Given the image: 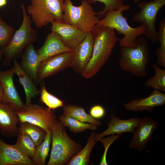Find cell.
<instances>
[{
  "label": "cell",
  "mask_w": 165,
  "mask_h": 165,
  "mask_svg": "<svg viewBox=\"0 0 165 165\" xmlns=\"http://www.w3.org/2000/svg\"><path fill=\"white\" fill-rule=\"evenodd\" d=\"M165 5V0H153L141 2L140 10L133 16L132 21L140 24L146 29L145 35L152 43L158 42V32L156 27L157 15Z\"/></svg>",
  "instance_id": "cell-8"
},
{
  "label": "cell",
  "mask_w": 165,
  "mask_h": 165,
  "mask_svg": "<svg viewBox=\"0 0 165 165\" xmlns=\"http://www.w3.org/2000/svg\"><path fill=\"white\" fill-rule=\"evenodd\" d=\"M73 51L60 54L41 62L38 70V77L40 82L44 79L71 67Z\"/></svg>",
  "instance_id": "cell-10"
},
{
  "label": "cell",
  "mask_w": 165,
  "mask_h": 165,
  "mask_svg": "<svg viewBox=\"0 0 165 165\" xmlns=\"http://www.w3.org/2000/svg\"><path fill=\"white\" fill-rule=\"evenodd\" d=\"M64 0H31L27 12L38 29L55 21L63 22Z\"/></svg>",
  "instance_id": "cell-6"
},
{
  "label": "cell",
  "mask_w": 165,
  "mask_h": 165,
  "mask_svg": "<svg viewBox=\"0 0 165 165\" xmlns=\"http://www.w3.org/2000/svg\"><path fill=\"white\" fill-rule=\"evenodd\" d=\"M97 141L96 133L94 132H92L88 138L84 147L70 160L67 165L89 164L91 151Z\"/></svg>",
  "instance_id": "cell-23"
},
{
  "label": "cell",
  "mask_w": 165,
  "mask_h": 165,
  "mask_svg": "<svg viewBox=\"0 0 165 165\" xmlns=\"http://www.w3.org/2000/svg\"><path fill=\"white\" fill-rule=\"evenodd\" d=\"M16 110L9 103H0V130L3 136L11 138L19 134L20 123Z\"/></svg>",
  "instance_id": "cell-15"
},
{
  "label": "cell",
  "mask_w": 165,
  "mask_h": 165,
  "mask_svg": "<svg viewBox=\"0 0 165 165\" xmlns=\"http://www.w3.org/2000/svg\"><path fill=\"white\" fill-rule=\"evenodd\" d=\"M159 125L157 121L147 117L141 119L132 133L133 136L129 143L130 148L139 152L144 150Z\"/></svg>",
  "instance_id": "cell-12"
},
{
  "label": "cell",
  "mask_w": 165,
  "mask_h": 165,
  "mask_svg": "<svg viewBox=\"0 0 165 165\" xmlns=\"http://www.w3.org/2000/svg\"><path fill=\"white\" fill-rule=\"evenodd\" d=\"M39 94L40 101L51 110L62 107L64 105V101L50 93L47 90L44 82L41 84Z\"/></svg>",
  "instance_id": "cell-28"
},
{
  "label": "cell",
  "mask_w": 165,
  "mask_h": 165,
  "mask_svg": "<svg viewBox=\"0 0 165 165\" xmlns=\"http://www.w3.org/2000/svg\"><path fill=\"white\" fill-rule=\"evenodd\" d=\"M165 105V93L154 89L149 96L139 99H134L123 105L127 111L141 112L144 111L149 112L159 106Z\"/></svg>",
  "instance_id": "cell-16"
},
{
  "label": "cell",
  "mask_w": 165,
  "mask_h": 165,
  "mask_svg": "<svg viewBox=\"0 0 165 165\" xmlns=\"http://www.w3.org/2000/svg\"><path fill=\"white\" fill-rule=\"evenodd\" d=\"M141 119L135 117L128 119L119 118L114 114L110 116V118L107 125V128L100 133L96 134L97 141L106 136L112 134H121L127 132L133 133L138 126Z\"/></svg>",
  "instance_id": "cell-18"
},
{
  "label": "cell",
  "mask_w": 165,
  "mask_h": 165,
  "mask_svg": "<svg viewBox=\"0 0 165 165\" xmlns=\"http://www.w3.org/2000/svg\"><path fill=\"white\" fill-rule=\"evenodd\" d=\"M130 6L123 5L117 10L109 11L105 16L100 20L97 25L113 28L124 37L118 39L121 47H134L136 45L137 38L145 35V27L140 25L137 28L131 27L128 24L127 18L123 16V12L128 10Z\"/></svg>",
  "instance_id": "cell-4"
},
{
  "label": "cell",
  "mask_w": 165,
  "mask_h": 165,
  "mask_svg": "<svg viewBox=\"0 0 165 165\" xmlns=\"http://www.w3.org/2000/svg\"><path fill=\"white\" fill-rule=\"evenodd\" d=\"M16 145L29 158H32L35 152L36 146L31 138L24 133H19Z\"/></svg>",
  "instance_id": "cell-29"
},
{
  "label": "cell",
  "mask_w": 165,
  "mask_h": 165,
  "mask_svg": "<svg viewBox=\"0 0 165 165\" xmlns=\"http://www.w3.org/2000/svg\"><path fill=\"white\" fill-rule=\"evenodd\" d=\"M52 140L51 130H49L42 142L36 146L32 160L34 165H45L50 150Z\"/></svg>",
  "instance_id": "cell-25"
},
{
  "label": "cell",
  "mask_w": 165,
  "mask_h": 165,
  "mask_svg": "<svg viewBox=\"0 0 165 165\" xmlns=\"http://www.w3.org/2000/svg\"><path fill=\"white\" fill-rule=\"evenodd\" d=\"M158 32V42L160 46L156 50L157 57L156 64L160 67L165 68V19L163 18L159 24Z\"/></svg>",
  "instance_id": "cell-30"
},
{
  "label": "cell",
  "mask_w": 165,
  "mask_h": 165,
  "mask_svg": "<svg viewBox=\"0 0 165 165\" xmlns=\"http://www.w3.org/2000/svg\"><path fill=\"white\" fill-rule=\"evenodd\" d=\"M155 71L154 75L148 79L145 82V86L147 88L161 90L165 92V70L158 67L157 64H152Z\"/></svg>",
  "instance_id": "cell-27"
},
{
  "label": "cell",
  "mask_w": 165,
  "mask_h": 165,
  "mask_svg": "<svg viewBox=\"0 0 165 165\" xmlns=\"http://www.w3.org/2000/svg\"><path fill=\"white\" fill-rule=\"evenodd\" d=\"M92 31L94 38L92 56L81 74L87 79L95 76L105 65L118 41L114 29L96 24Z\"/></svg>",
  "instance_id": "cell-1"
},
{
  "label": "cell",
  "mask_w": 165,
  "mask_h": 165,
  "mask_svg": "<svg viewBox=\"0 0 165 165\" xmlns=\"http://www.w3.org/2000/svg\"><path fill=\"white\" fill-rule=\"evenodd\" d=\"M18 130L19 133H24L28 135L36 146L42 142L47 134V131L41 127L28 122H20Z\"/></svg>",
  "instance_id": "cell-24"
},
{
  "label": "cell",
  "mask_w": 165,
  "mask_h": 165,
  "mask_svg": "<svg viewBox=\"0 0 165 165\" xmlns=\"http://www.w3.org/2000/svg\"><path fill=\"white\" fill-rule=\"evenodd\" d=\"M15 31L14 28L5 22L0 16V49L8 44Z\"/></svg>",
  "instance_id": "cell-32"
},
{
  "label": "cell",
  "mask_w": 165,
  "mask_h": 165,
  "mask_svg": "<svg viewBox=\"0 0 165 165\" xmlns=\"http://www.w3.org/2000/svg\"><path fill=\"white\" fill-rule=\"evenodd\" d=\"M50 29L51 31L59 34L64 44L73 50L85 38L87 33L64 22H54Z\"/></svg>",
  "instance_id": "cell-14"
},
{
  "label": "cell",
  "mask_w": 165,
  "mask_h": 165,
  "mask_svg": "<svg viewBox=\"0 0 165 165\" xmlns=\"http://www.w3.org/2000/svg\"><path fill=\"white\" fill-rule=\"evenodd\" d=\"M60 121L74 134L84 132L86 130H96L97 127L90 123L82 122L79 120L61 115L59 118Z\"/></svg>",
  "instance_id": "cell-26"
},
{
  "label": "cell",
  "mask_w": 165,
  "mask_h": 165,
  "mask_svg": "<svg viewBox=\"0 0 165 165\" xmlns=\"http://www.w3.org/2000/svg\"><path fill=\"white\" fill-rule=\"evenodd\" d=\"M16 111L20 122H28L36 125L47 132L51 130L56 119V116L52 110L31 103L25 105L22 110Z\"/></svg>",
  "instance_id": "cell-9"
},
{
  "label": "cell",
  "mask_w": 165,
  "mask_h": 165,
  "mask_svg": "<svg viewBox=\"0 0 165 165\" xmlns=\"http://www.w3.org/2000/svg\"><path fill=\"white\" fill-rule=\"evenodd\" d=\"M105 111L104 108L100 105H96L90 109V115L95 119H99L105 115Z\"/></svg>",
  "instance_id": "cell-34"
},
{
  "label": "cell",
  "mask_w": 165,
  "mask_h": 165,
  "mask_svg": "<svg viewBox=\"0 0 165 165\" xmlns=\"http://www.w3.org/2000/svg\"><path fill=\"white\" fill-rule=\"evenodd\" d=\"M3 95V91L2 87L0 85V103L2 102Z\"/></svg>",
  "instance_id": "cell-35"
},
{
  "label": "cell",
  "mask_w": 165,
  "mask_h": 165,
  "mask_svg": "<svg viewBox=\"0 0 165 165\" xmlns=\"http://www.w3.org/2000/svg\"><path fill=\"white\" fill-rule=\"evenodd\" d=\"M133 0L135 3H138L140 1V0Z\"/></svg>",
  "instance_id": "cell-38"
},
{
  "label": "cell",
  "mask_w": 165,
  "mask_h": 165,
  "mask_svg": "<svg viewBox=\"0 0 165 165\" xmlns=\"http://www.w3.org/2000/svg\"><path fill=\"white\" fill-rule=\"evenodd\" d=\"M4 54V48L0 49V61L3 59V56Z\"/></svg>",
  "instance_id": "cell-37"
},
{
  "label": "cell",
  "mask_w": 165,
  "mask_h": 165,
  "mask_svg": "<svg viewBox=\"0 0 165 165\" xmlns=\"http://www.w3.org/2000/svg\"><path fill=\"white\" fill-rule=\"evenodd\" d=\"M7 3V0H0V7L5 6Z\"/></svg>",
  "instance_id": "cell-36"
},
{
  "label": "cell",
  "mask_w": 165,
  "mask_h": 165,
  "mask_svg": "<svg viewBox=\"0 0 165 165\" xmlns=\"http://www.w3.org/2000/svg\"><path fill=\"white\" fill-rule=\"evenodd\" d=\"M97 13L90 4L82 1L80 5L74 6L71 0H65L63 22L74 26L87 33L92 31L100 19Z\"/></svg>",
  "instance_id": "cell-7"
},
{
  "label": "cell",
  "mask_w": 165,
  "mask_h": 165,
  "mask_svg": "<svg viewBox=\"0 0 165 165\" xmlns=\"http://www.w3.org/2000/svg\"><path fill=\"white\" fill-rule=\"evenodd\" d=\"M124 0H81L88 3L94 4L97 2L103 3L105 6L104 9L97 13V16L100 19H102L110 10H117L123 5Z\"/></svg>",
  "instance_id": "cell-31"
},
{
  "label": "cell",
  "mask_w": 165,
  "mask_h": 165,
  "mask_svg": "<svg viewBox=\"0 0 165 165\" xmlns=\"http://www.w3.org/2000/svg\"><path fill=\"white\" fill-rule=\"evenodd\" d=\"M36 51L41 62L53 56L73 50L64 44L59 34L51 31L47 35L43 45Z\"/></svg>",
  "instance_id": "cell-19"
},
{
  "label": "cell",
  "mask_w": 165,
  "mask_h": 165,
  "mask_svg": "<svg viewBox=\"0 0 165 165\" xmlns=\"http://www.w3.org/2000/svg\"><path fill=\"white\" fill-rule=\"evenodd\" d=\"M31 158L15 145L6 143L0 138V165H33Z\"/></svg>",
  "instance_id": "cell-17"
},
{
  "label": "cell",
  "mask_w": 165,
  "mask_h": 165,
  "mask_svg": "<svg viewBox=\"0 0 165 165\" xmlns=\"http://www.w3.org/2000/svg\"><path fill=\"white\" fill-rule=\"evenodd\" d=\"M12 67L14 73L18 76L19 83L23 87L25 94L26 103L27 105L31 103L32 98L39 94L35 83L32 78L20 67L16 59L13 60Z\"/></svg>",
  "instance_id": "cell-21"
},
{
  "label": "cell",
  "mask_w": 165,
  "mask_h": 165,
  "mask_svg": "<svg viewBox=\"0 0 165 165\" xmlns=\"http://www.w3.org/2000/svg\"><path fill=\"white\" fill-rule=\"evenodd\" d=\"M23 15L22 24L14 33L8 44L4 48L3 64L10 66L13 60L19 56L29 44L37 41L38 31L32 26V21L23 4L20 6Z\"/></svg>",
  "instance_id": "cell-5"
},
{
  "label": "cell",
  "mask_w": 165,
  "mask_h": 165,
  "mask_svg": "<svg viewBox=\"0 0 165 165\" xmlns=\"http://www.w3.org/2000/svg\"><path fill=\"white\" fill-rule=\"evenodd\" d=\"M15 74L12 67L5 71H0V85L3 91V103H9L16 111L21 110L25 107L13 82Z\"/></svg>",
  "instance_id": "cell-11"
},
{
  "label": "cell",
  "mask_w": 165,
  "mask_h": 165,
  "mask_svg": "<svg viewBox=\"0 0 165 165\" xmlns=\"http://www.w3.org/2000/svg\"><path fill=\"white\" fill-rule=\"evenodd\" d=\"M40 63L33 43L29 44L24 49L20 65L32 78L35 83L40 82L38 77V70Z\"/></svg>",
  "instance_id": "cell-20"
},
{
  "label": "cell",
  "mask_w": 165,
  "mask_h": 165,
  "mask_svg": "<svg viewBox=\"0 0 165 165\" xmlns=\"http://www.w3.org/2000/svg\"><path fill=\"white\" fill-rule=\"evenodd\" d=\"M121 47L119 61L121 69L138 77L147 75L146 68L150 57L149 45L145 38L138 37L135 46Z\"/></svg>",
  "instance_id": "cell-3"
},
{
  "label": "cell",
  "mask_w": 165,
  "mask_h": 165,
  "mask_svg": "<svg viewBox=\"0 0 165 165\" xmlns=\"http://www.w3.org/2000/svg\"><path fill=\"white\" fill-rule=\"evenodd\" d=\"M62 115L70 117L81 122L90 123L99 126L102 125L101 122L87 114L84 109L77 105H64L62 107Z\"/></svg>",
  "instance_id": "cell-22"
},
{
  "label": "cell",
  "mask_w": 165,
  "mask_h": 165,
  "mask_svg": "<svg viewBox=\"0 0 165 165\" xmlns=\"http://www.w3.org/2000/svg\"><path fill=\"white\" fill-rule=\"evenodd\" d=\"M52 147L47 165H67L82 149L81 145L72 140L65 127L55 120L52 128Z\"/></svg>",
  "instance_id": "cell-2"
},
{
  "label": "cell",
  "mask_w": 165,
  "mask_h": 165,
  "mask_svg": "<svg viewBox=\"0 0 165 165\" xmlns=\"http://www.w3.org/2000/svg\"><path fill=\"white\" fill-rule=\"evenodd\" d=\"M94 38L92 31L87 32L85 38L73 50L72 68L76 73H83L92 55Z\"/></svg>",
  "instance_id": "cell-13"
},
{
  "label": "cell",
  "mask_w": 165,
  "mask_h": 165,
  "mask_svg": "<svg viewBox=\"0 0 165 165\" xmlns=\"http://www.w3.org/2000/svg\"><path fill=\"white\" fill-rule=\"evenodd\" d=\"M121 134H112L106 138H102L98 141L103 145L104 151L102 156L99 165H108L107 160V155L110 146L116 140L119 138Z\"/></svg>",
  "instance_id": "cell-33"
}]
</instances>
